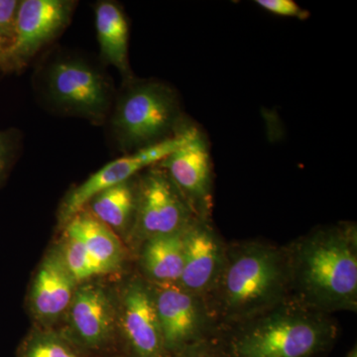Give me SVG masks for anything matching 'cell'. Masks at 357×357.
I'll return each mask as SVG.
<instances>
[{
	"instance_id": "obj_27",
	"label": "cell",
	"mask_w": 357,
	"mask_h": 357,
	"mask_svg": "<svg viewBox=\"0 0 357 357\" xmlns=\"http://www.w3.org/2000/svg\"><path fill=\"white\" fill-rule=\"evenodd\" d=\"M109 357H122V356H121V354H117V356H109Z\"/></svg>"
},
{
	"instance_id": "obj_5",
	"label": "cell",
	"mask_w": 357,
	"mask_h": 357,
	"mask_svg": "<svg viewBox=\"0 0 357 357\" xmlns=\"http://www.w3.org/2000/svg\"><path fill=\"white\" fill-rule=\"evenodd\" d=\"M46 88L52 102L70 114L100 122L109 112L112 86L82 59L62 58L49 67Z\"/></svg>"
},
{
	"instance_id": "obj_22",
	"label": "cell",
	"mask_w": 357,
	"mask_h": 357,
	"mask_svg": "<svg viewBox=\"0 0 357 357\" xmlns=\"http://www.w3.org/2000/svg\"><path fill=\"white\" fill-rule=\"evenodd\" d=\"M168 357H229L217 337L202 340Z\"/></svg>"
},
{
	"instance_id": "obj_3",
	"label": "cell",
	"mask_w": 357,
	"mask_h": 357,
	"mask_svg": "<svg viewBox=\"0 0 357 357\" xmlns=\"http://www.w3.org/2000/svg\"><path fill=\"white\" fill-rule=\"evenodd\" d=\"M337 333L331 314L290 299L215 337L229 357H321Z\"/></svg>"
},
{
	"instance_id": "obj_1",
	"label": "cell",
	"mask_w": 357,
	"mask_h": 357,
	"mask_svg": "<svg viewBox=\"0 0 357 357\" xmlns=\"http://www.w3.org/2000/svg\"><path fill=\"white\" fill-rule=\"evenodd\" d=\"M290 298L286 246L243 241L227 243L222 272L204 299L218 333L264 314Z\"/></svg>"
},
{
	"instance_id": "obj_26",
	"label": "cell",
	"mask_w": 357,
	"mask_h": 357,
	"mask_svg": "<svg viewBox=\"0 0 357 357\" xmlns=\"http://www.w3.org/2000/svg\"><path fill=\"white\" fill-rule=\"evenodd\" d=\"M345 357H357V347H352L351 351H349V354H347Z\"/></svg>"
},
{
	"instance_id": "obj_18",
	"label": "cell",
	"mask_w": 357,
	"mask_h": 357,
	"mask_svg": "<svg viewBox=\"0 0 357 357\" xmlns=\"http://www.w3.org/2000/svg\"><path fill=\"white\" fill-rule=\"evenodd\" d=\"M88 206H91L89 213L110 229L124 232L132 229L137 208V184L130 178L109 188L91 199Z\"/></svg>"
},
{
	"instance_id": "obj_20",
	"label": "cell",
	"mask_w": 357,
	"mask_h": 357,
	"mask_svg": "<svg viewBox=\"0 0 357 357\" xmlns=\"http://www.w3.org/2000/svg\"><path fill=\"white\" fill-rule=\"evenodd\" d=\"M60 251L68 269L77 284L89 282L95 277L109 274L89 252L82 241L67 232L65 234L64 244Z\"/></svg>"
},
{
	"instance_id": "obj_24",
	"label": "cell",
	"mask_w": 357,
	"mask_h": 357,
	"mask_svg": "<svg viewBox=\"0 0 357 357\" xmlns=\"http://www.w3.org/2000/svg\"><path fill=\"white\" fill-rule=\"evenodd\" d=\"M20 6V1L17 0H0V33L9 43L14 36Z\"/></svg>"
},
{
	"instance_id": "obj_15",
	"label": "cell",
	"mask_w": 357,
	"mask_h": 357,
	"mask_svg": "<svg viewBox=\"0 0 357 357\" xmlns=\"http://www.w3.org/2000/svg\"><path fill=\"white\" fill-rule=\"evenodd\" d=\"M185 229L143 241L140 263L145 280L150 284L178 283L184 268Z\"/></svg>"
},
{
	"instance_id": "obj_16",
	"label": "cell",
	"mask_w": 357,
	"mask_h": 357,
	"mask_svg": "<svg viewBox=\"0 0 357 357\" xmlns=\"http://www.w3.org/2000/svg\"><path fill=\"white\" fill-rule=\"evenodd\" d=\"M66 232L82 241L109 273L121 269L126 256L121 241L115 236L114 230L100 222L86 208L66 225Z\"/></svg>"
},
{
	"instance_id": "obj_10",
	"label": "cell",
	"mask_w": 357,
	"mask_h": 357,
	"mask_svg": "<svg viewBox=\"0 0 357 357\" xmlns=\"http://www.w3.org/2000/svg\"><path fill=\"white\" fill-rule=\"evenodd\" d=\"M172 181L195 217L211 220L213 171L208 141L196 126H188L185 142L157 164Z\"/></svg>"
},
{
	"instance_id": "obj_8",
	"label": "cell",
	"mask_w": 357,
	"mask_h": 357,
	"mask_svg": "<svg viewBox=\"0 0 357 357\" xmlns=\"http://www.w3.org/2000/svg\"><path fill=\"white\" fill-rule=\"evenodd\" d=\"M74 2L66 0H23L16 18L14 36L7 47L0 69L20 70L42 48L65 29Z\"/></svg>"
},
{
	"instance_id": "obj_14",
	"label": "cell",
	"mask_w": 357,
	"mask_h": 357,
	"mask_svg": "<svg viewBox=\"0 0 357 357\" xmlns=\"http://www.w3.org/2000/svg\"><path fill=\"white\" fill-rule=\"evenodd\" d=\"M77 286L60 249L51 250L39 265L30 288L28 304L34 318L49 328L68 312Z\"/></svg>"
},
{
	"instance_id": "obj_11",
	"label": "cell",
	"mask_w": 357,
	"mask_h": 357,
	"mask_svg": "<svg viewBox=\"0 0 357 357\" xmlns=\"http://www.w3.org/2000/svg\"><path fill=\"white\" fill-rule=\"evenodd\" d=\"M187 134L188 126H183L172 137L142 148L103 166L67 195L61 206L60 222L67 225L86 208L96 195L133 178L144 169L157 165L185 142Z\"/></svg>"
},
{
	"instance_id": "obj_4",
	"label": "cell",
	"mask_w": 357,
	"mask_h": 357,
	"mask_svg": "<svg viewBox=\"0 0 357 357\" xmlns=\"http://www.w3.org/2000/svg\"><path fill=\"white\" fill-rule=\"evenodd\" d=\"M181 122L175 91L157 82L129 84L117 102L112 131L122 150L130 152L172 137Z\"/></svg>"
},
{
	"instance_id": "obj_2",
	"label": "cell",
	"mask_w": 357,
	"mask_h": 357,
	"mask_svg": "<svg viewBox=\"0 0 357 357\" xmlns=\"http://www.w3.org/2000/svg\"><path fill=\"white\" fill-rule=\"evenodd\" d=\"M291 298L331 314L357 310V229L342 222L319 227L286 246Z\"/></svg>"
},
{
	"instance_id": "obj_7",
	"label": "cell",
	"mask_w": 357,
	"mask_h": 357,
	"mask_svg": "<svg viewBox=\"0 0 357 357\" xmlns=\"http://www.w3.org/2000/svg\"><path fill=\"white\" fill-rule=\"evenodd\" d=\"M194 213L181 192L160 167H150L137 183L134 234L141 243L187 229Z\"/></svg>"
},
{
	"instance_id": "obj_13",
	"label": "cell",
	"mask_w": 357,
	"mask_h": 357,
	"mask_svg": "<svg viewBox=\"0 0 357 357\" xmlns=\"http://www.w3.org/2000/svg\"><path fill=\"white\" fill-rule=\"evenodd\" d=\"M227 243L211 220L196 218L185 231V259L178 285L195 295L206 297L215 287L223 263Z\"/></svg>"
},
{
	"instance_id": "obj_25",
	"label": "cell",
	"mask_w": 357,
	"mask_h": 357,
	"mask_svg": "<svg viewBox=\"0 0 357 357\" xmlns=\"http://www.w3.org/2000/svg\"><path fill=\"white\" fill-rule=\"evenodd\" d=\"M9 41L0 33V63H1L2 58H3L4 53H6L7 47H8Z\"/></svg>"
},
{
	"instance_id": "obj_6",
	"label": "cell",
	"mask_w": 357,
	"mask_h": 357,
	"mask_svg": "<svg viewBox=\"0 0 357 357\" xmlns=\"http://www.w3.org/2000/svg\"><path fill=\"white\" fill-rule=\"evenodd\" d=\"M167 357L218 335L206 301L178 284H151Z\"/></svg>"
},
{
	"instance_id": "obj_9",
	"label": "cell",
	"mask_w": 357,
	"mask_h": 357,
	"mask_svg": "<svg viewBox=\"0 0 357 357\" xmlns=\"http://www.w3.org/2000/svg\"><path fill=\"white\" fill-rule=\"evenodd\" d=\"M70 332L65 333L91 357L114 356L117 345V310L102 286H77L69 310Z\"/></svg>"
},
{
	"instance_id": "obj_19",
	"label": "cell",
	"mask_w": 357,
	"mask_h": 357,
	"mask_svg": "<svg viewBox=\"0 0 357 357\" xmlns=\"http://www.w3.org/2000/svg\"><path fill=\"white\" fill-rule=\"evenodd\" d=\"M16 357H91L65 333L50 328L30 333L21 342Z\"/></svg>"
},
{
	"instance_id": "obj_17",
	"label": "cell",
	"mask_w": 357,
	"mask_h": 357,
	"mask_svg": "<svg viewBox=\"0 0 357 357\" xmlns=\"http://www.w3.org/2000/svg\"><path fill=\"white\" fill-rule=\"evenodd\" d=\"M96 28L103 60L128 77L129 28L121 6L114 2H98L96 7Z\"/></svg>"
},
{
	"instance_id": "obj_21",
	"label": "cell",
	"mask_w": 357,
	"mask_h": 357,
	"mask_svg": "<svg viewBox=\"0 0 357 357\" xmlns=\"http://www.w3.org/2000/svg\"><path fill=\"white\" fill-rule=\"evenodd\" d=\"M18 138L15 131L0 130V185L6 180L17 153Z\"/></svg>"
},
{
	"instance_id": "obj_23",
	"label": "cell",
	"mask_w": 357,
	"mask_h": 357,
	"mask_svg": "<svg viewBox=\"0 0 357 357\" xmlns=\"http://www.w3.org/2000/svg\"><path fill=\"white\" fill-rule=\"evenodd\" d=\"M256 3L265 10L276 15L296 17L301 20H305L309 17V13L292 0H258Z\"/></svg>"
},
{
	"instance_id": "obj_12",
	"label": "cell",
	"mask_w": 357,
	"mask_h": 357,
	"mask_svg": "<svg viewBox=\"0 0 357 357\" xmlns=\"http://www.w3.org/2000/svg\"><path fill=\"white\" fill-rule=\"evenodd\" d=\"M122 357H167L153 288L142 277L126 284L117 310Z\"/></svg>"
}]
</instances>
